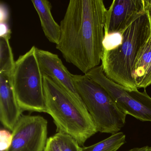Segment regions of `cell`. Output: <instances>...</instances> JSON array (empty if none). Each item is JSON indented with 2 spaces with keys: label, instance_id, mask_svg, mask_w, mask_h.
<instances>
[{
  "label": "cell",
  "instance_id": "6da1fadb",
  "mask_svg": "<svg viewBox=\"0 0 151 151\" xmlns=\"http://www.w3.org/2000/svg\"><path fill=\"white\" fill-rule=\"evenodd\" d=\"M107 10L102 0H70L61 22L56 49L84 74L101 61Z\"/></svg>",
  "mask_w": 151,
  "mask_h": 151
},
{
  "label": "cell",
  "instance_id": "7a4b0ae2",
  "mask_svg": "<svg viewBox=\"0 0 151 151\" xmlns=\"http://www.w3.org/2000/svg\"><path fill=\"white\" fill-rule=\"evenodd\" d=\"M122 43L114 49L103 50L101 67L106 76L124 88L138 90L134 69L140 50L151 34L148 14L143 11L121 32Z\"/></svg>",
  "mask_w": 151,
  "mask_h": 151
},
{
  "label": "cell",
  "instance_id": "3957f363",
  "mask_svg": "<svg viewBox=\"0 0 151 151\" xmlns=\"http://www.w3.org/2000/svg\"><path fill=\"white\" fill-rule=\"evenodd\" d=\"M47 113L53 119L58 132L68 134L80 146L98 132L86 107L76 101L57 82L43 76Z\"/></svg>",
  "mask_w": 151,
  "mask_h": 151
},
{
  "label": "cell",
  "instance_id": "277c9868",
  "mask_svg": "<svg viewBox=\"0 0 151 151\" xmlns=\"http://www.w3.org/2000/svg\"><path fill=\"white\" fill-rule=\"evenodd\" d=\"M77 91L91 115L98 132L113 134L126 122L123 113L107 91L86 75L72 74Z\"/></svg>",
  "mask_w": 151,
  "mask_h": 151
},
{
  "label": "cell",
  "instance_id": "5b68a950",
  "mask_svg": "<svg viewBox=\"0 0 151 151\" xmlns=\"http://www.w3.org/2000/svg\"><path fill=\"white\" fill-rule=\"evenodd\" d=\"M33 46L15 61L11 76L17 103L23 111L47 113L43 76Z\"/></svg>",
  "mask_w": 151,
  "mask_h": 151
},
{
  "label": "cell",
  "instance_id": "8992f818",
  "mask_svg": "<svg viewBox=\"0 0 151 151\" xmlns=\"http://www.w3.org/2000/svg\"><path fill=\"white\" fill-rule=\"evenodd\" d=\"M88 77L103 87L111 95L120 110L142 122H151V98L138 90L131 91L108 78L101 65L89 70Z\"/></svg>",
  "mask_w": 151,
  "mask_h": 151
},
{
  "label": "cell",
  "instance_id": "52a82bcc",
  "mask_svg": "<svg viewBox=\"0 0 151 151\" xmlns=\"http://www.w3.org/2000/svg\"><path fill=\"white\" fill-rule=\"evenodd\" d=\"M47 122L40 116L22 115L12 132L6 151H44L47 141Z\"/></svg>",
  "mask_w": 151,
  "mask_h": 151
},
{
  "label": "cell",
  "instance_id": "ba28073f",
  "mask_svg": "<svg viewBox=\"0 0 151 151\" xmlns=\"http://www.w3.org/2000/svg\"><path fill=\"white\" fill-rule=\"evenodd\" d=\"M36 56L42 76H47L57 82L76 102L85 106L75 86L72 74L63 65L59 56L36 48Z\"/></svg>",
  "mask_w": 151,
  "mask_h": 151
},
{
  "label": "cell",
  "instance_id": "9c48e42d",
  "mask_svg": "<svg viewBox=\"0 0 151 151\" xmlns=\"http://www.w3.org/2000/svg\"><path fill=\"white\" fill-rule=\"evenodd\" d=\"M144 11V0H114L107 10L105 36L122 31Z\"/></svg>",
  "mask_w": 151,
  "mask_h": 151
},
{
  "label": "cell",
  "instance_id": "30bf717a",
  "mask_svg": "<svg viewBox=\"0 0 151 151\" xmlns=\"http://www.w3.org/2000/svg\"><path fill=\"white\" fill-rule=\"evenodd\" d=\"M23 111L18 105L12 86L11 76L0 73V121L13 131Z\"/></svg>",
  "mask_w": 151,
  "mask_h": 151
},
{
  "label": "cell",
  "instance_id": "8fae6325",
  "mask_svg": "<svg viewBox=\"0 0 151 151\" xmlns=\"http://www.w3.org/2000/svg\"><path fill=\"white\" fill-rule=\"evenodd\" d=\"M32 2L39 17L45 36L50 42L57 45L60 37V26L52 15L51 3L47 0H32Z\"/></svg>",
  "mask_w": 151,
  "mask_h": 151
},
{
  "label": "cell",
  "instance_id": "7c38bea8",
  "mask_svg": "<svg viewBox=\"0 0 151 151\" xmlns=\"http://www.w3.org/2000/svg\"><path fill=\"white\" fill-rule=\"evenodd\" d=\"M125 142V134L119 132L94 145L82 147L81 151H117Z\"/></svg>",
  "mask_w": 151,
  "mask_h": 151
},
{
  "label": "cell",
  "instance_id": "4fadbf2b",
  "mask_svg": "<svg viewBox=\"0 0 151 151\" xmlns=\"http://www.w3.org/2000/svg\"><path fill=\"white\" fill-rule=\"evenodd\" d=\"M151 63V34L139 53L134 69V78L137 87L142 81Z\"/></svg>",
  "mask_w": 151,
  "mask_h": 151
},
{
  "label": "cell",
  "instance_id": "5bb4252c",
  "mask_svg": "<svg viewBox=\"0 0 151 151\" xmlns=\"http://www.w3.org/2000/svg\"><path fill=\"white\" fill-rule=\"evenodd\" d=\"M9 39L0 37V73L11 76L15 61Z\"/></svg>",
  "mask_w": 151,
  "mask_h": 151
},
{
  "label": "cell",
  "instance_id": "9a60e30c",
  "mask_svg": "<svg viewBox=\"0 0 151 151\" xmlns=\"http://www.w3.org/2000/svg\"><path fill=\"white\" fill-rule=\"evenodd\" d=\"M56 135L63 151H81L82 147L71 136L63 132H57Z\"/></svg>",
  "mask_w": 151,
  "mask_h": 151
},
{
  "label": "cell",
  "instance_id": "2e32d148",
  "mask_svg": "<svg viewBox=\"0 0 151 151\" xmlns=\"http://www.w3.org/2000/svg\"><path fill=\"white\" fill-rule=\"evenodd\" d=\"M122 39V37L121 32L105 36L103 42V50L108 51L114 49L121 45Z\"/></svg>",
  "mask_w": 151,
  "mask_h": 151
},
{
  "label": "cell",
  "instance_id": "e0dca14e",
  "mask_svg": "<svg viewBox=\"0 0 151 151\" xmlns=\"http://www.w3.org/2000/svg\"><path fill=\"white\" fill-rule=\"evenodd\" d=\"M12 140V133L7 130L0 131V151H6L10 147Z\"/></svg>",
  "mask_w": 151,
  "mask_h": 151
},
{
  "label": "cell",
  "instance_id": "ac0fdd59",
  "mask_svg": "<svg viewBox=\"0 0 151 151\" xmlns=\"http://www.w3.org/2000/svg\"><path fill=\"white\" fill-rule=\"evenodd\" d=\"M44 151H63L56 134L47 139Z\"/></svg>",
  "mask_w": 151,
  "mask_h": 151
},
{
  "label": "cell",
  "instance_id": "d6986e66",
  "mask_svg": "<svg viewBox=\"0 0 151 151\" xmlns=\"http://www.w3.org/2000/svg\"><path fill=\"white\" fill-rule=\"evenodd\" d=\"M151 85V63L146 71L145 74L140 83L137 86V88L145 89Z\"/></svg>",
  "mask_w": 151,
  "mask_h": 151
},
{
  "label": "cell",
  "instance_id": "ffe728a7",
  "mask_svg": "<svg viewBox=\"0 0 151 151\" xmlns=\"http://www.w3.org/2000/svg\"><path fill=\"white\" fill-rule=\"evenodd\" d=\"M0 29V37L10 39L11 31L9 27L8 23H1Z\"/></svg>",
  "mask_w": 151,
  "mask_h": 151
},
{
  "label": "cell",
  "instance_id": "44dd1931",
  "mask_svg": "<svg viewBox=\"0 0 151 151\" xmlns=\"http://www.w3.org/2000/svg\"><path fill=\"white\" fill-rule=\"evenodd\" d=\"M0 23H8L9 14L7 8L5 4L1 3L0 7Z\"/></svg>",
  "mask_w": 151,
  "mask_h": 151
},
{
  "label": "cell",
  "instance_id": "7402d4cb",
  "mask_svg": "<svg viewBox=\"0 0 151 151\" xmlns=\"http://www.w3.org/2000/svg\"><path fill=\"white\" fill-rule=\"evenodd\" d=\"M145 11L147 13L151 25V0H144Z\"/></svg>",
  "mask_w": 151,
  "mask_h": 151
},
{
  "label": "cell",
  "instance_id": "603a6c76",
  "mask_svg": "<svg viewBox=\"0 0 151 151\" xmlns=\"http://www.w3.org/2000/svg\"><path fill=\"white\" fill-rule=\"evenodd\" d=\"M129 151H151V147L146 146L141 147H135L130 149Z\"/></svg>",
  "mask_w": 151,
  "mask_h": 151
}]
</instances>
